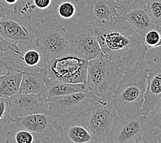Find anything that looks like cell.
<instances>
[{"mask_svg": "<svg viewBox=\"0 0 161 143\" xmlns=\"http://www.w3.org/2000/svg\"><path fill=\"white\" fill-rule=\"evenodd\" d=\"M3 1L5 2V3L7 5L13 7V8L14 9V13H15V8L18 3H19L20 0H3Z\"/></svg>", "mask_w": 161, "mask_h": 143, "instance_id": "29", "label": "cell"}, {"mask_svg": "<svg viewBox=\"0 0 161 143\" xmlns=\"http://www.w3.org/2000/svg\"><path fill=\"white\" fill-rule=\"evenodd\" d=\"M146 117L155 129H161V101L147 113Z\"/></svg>", "mask_w": 161, "mask_h": 143, "instance_id": "26", "label": "cell"}, {"mask_svg": "<svg viewBox=\"0 0 161 143\" xmlns=\"http://www.w3.org/2000/svg\"><path fill=\"white\" fill-rule=\"evenodd\" d=\"M14 14L13 7L7 5L3 0H0V18Z\"/></svg>", "mask_w": 161, "mask_h": 143, "instance_id": "27", "label": "cell"}, {"mask_svg": "<svg viewBox=\"0 0 161 143\" xmlns=\"http://www.w3.org/2000/svg\"><path fill=\"white\" fill-rule=\"evenodd\" d=\"M13 119L36 113L49 115L48 99L46 94H17L8 98Z\"/></svg>", "mask_w": 161, "mask_h": 143, "instance_id": "13", "label": "cell"}, {"mask_svg": "<svg viewBox=\"0 0 161 143\" xmlns=\"http://www.w3.org/2000/svg\"><path fill=\"white\" fill-rule=\"evenodd\" d=\"M23 72H11L0 76V98H8L19 92Z\"/></svg>", "mask_w": 161, "mask_h": 143, "instance_id": "19", "label": "cell"}, {"mask_svg": "<svg viewBox=\"0 0 161 143\" xmlns=\"http://www.w3.org/2000/svg\"><path fill=\"white\" fill-rule=\"evenodd\" d=\"M63 142L88 143L96 142L94 138L86 124L76 123L62 128Z\"/></svg>", "mask_w": 161, "mask_h": 143, "instance_id": "18", "label": "cell"}, {"mask_svg": "<svg viewBox=\"0 0 161 143\" xmlns=\"http://www.w3.org/2000/svg\"><path fill=\"white\" fill-rule=\"evenodd\" d=\"M64 1H72L75 2H77L79 0H52V6H56L59 3H61L62 2H64Z\"/></svg>", "mask_w": 161, "mask_h": 143, "instance_id": "31", "label": "cell"}, {"mask_svg": "<svg viewBox=\"0 0 161 143\" xmlns=\"http://www.w3.org/2000/svg\"><path fill=\"white\" fill-rule=\"evenodd\" d=\"M22 59L25 67H43L42 56L36 47L35 49L28 50L25 52L22 50Z\"/></svg>", "mask_w": 161, "mask_h": 143, "instance_id": "24", "label": "cell"}, {"mask_svg": "<svg viewBox=\"0 0 161 143\" xmlns=\"http://www.w3.org/2000/svg\"><path fill=\"white\" fill-rule=\"evenodd\" d=\"M35 46L42 56L43 65L51 58L69 54L68 31L53 17L36 23L33 26Z\"/></svg>", "mask_w": 161, "mask_h": 143, "instance_id": "5", "label": "cell"}, {"mask_svg": "<svg viewBox=\"0 0 161 143\" xmlns=\"http://www.w3.org/2000/svg\"><path fill=\"white\" fill-rule=\"evenodd\" d=\"M145 10L153 23L161 28V0H147Z\"/></svg>", "mask_w": 161, "mask_h": 143, "instance_id": "22", "label": "cell"}, {"mask_svg": "<svg viewBox=\"0 0 161 143\" xmlns=\"http://www.w3.org/2000/svg\"><path fill=\"white\" fill-rule=\"evenodd\" d=\"M2 98H0V101H1V100H2Z\"/></svg>", "mask_w": 161, "mask_h": 143, "instance_id": "34", "label": "cell"}, {"mask_svg": "<svg viewBox=\"0 0 161 143\" xmlns=\"http://www.w3.org/2000/svg\"><path fill=\"white\" fill-rule=\"evenodd\" d=\"M147 51L161 47V28L156 27L146 32L143 36Z\"/></svg>", "mask_w": 161, "mask_h": 143, "instance_id": "23", "label": "cell"}, {"mask_svg": "<svg viewBox=\"0 0 161 143\" xmlns=\"http://www.w3.org/2000/svg\"><path fill=\"white\" fill-rule=\"evenodd\" d=\"M47 99L49 116L61 128L76 123L87 126L92 109L101 101L90 91Z\"/></svg>", "mask_w": 161, "mask_h": 143, "instance_id": "3", "label": "cell"}, {"mask_svg": "<svg viewBox=\"0 0 161 143\" xmlns=\"http://www.w3.org/2000/svg\"><path fill=\"white\" fill-rule=\"evenodd\" d=\"M0 36L20 47L33 42L35 35L30 14L16 13L0 18Z\"/></svg>", "mask_w": 161, "mask_h": 143, "instance_id": "11", "label": "cell"}, {"mask_svg": "<svg viewBox=\"0 0 161 143\" xmlns=\"http://www.w3.org/2000/svg\"><path fill=\"white\" fill-rule=\"evenodd\" d=\"M36 9L46 10L52 6V0H32Z\"/></svg>", "mask_w": 161, "mask_h": 143, "instance_id": "28", "label": "cell"}, {"mask_svg": "<svg viewBox=\"0 0 161 143\" xmlns=\"http://www.w3.org/2000/svg\"><path fill=\"white\" fill-rule=\"evenodd\" d=\"M147 63V85L142 105V115L145 116L161 101V64L154 59L149 60Z\"/></svg>", "mask_w": 161, "mask_h": 143, "instance_id": "14", "label": "cell"}, {"mask_svg": "<svg viewBox=\"0 0 161 143\" xmlns=\"http://www.w3.org/2000/svg\"><path fill=\"white\" fill-rule=\"evenodd\" d=\"M112 142H157V133L145 116H123L120 117Z\"/></svg>", "mask_w": 161, "mask_h": 143, "instance_id": "7", "label": "cell"}, {"mask_svg": "<svg viewBox=\"0 0 161 143\" xmlns=\"http://www.w3.org/2000/svg\"><path fill=\"white\" fill-rule=\"evenodd\" d=\"M153 59H154L156 61H158L159 63L161 64V57H155L154 58H153Z\"/></svg>", "mask_w": 161, "mask_h": 143, "instance_id": "33", "label": "cell"}, {"mask_svg": "<svg viewBox=\"0 0 161 143\" xmlns=\"http://www.w3.org/2000/svg\"><path fill=\"white\" fill-rule=\"evenodd\" d=\"M134 30L142 36L151 29L158 27L153 23L145 9H134L122 16Z\"/></svg>", "mask_w": 161, "mask_h": 143, "instance_id": "17", "label": "cell"}, {"mask_svg": "<svg viewBox=\"0 0 161 143\" xmlns=\"http://www.w3.org/2000/svg\"><path fill=\"white\" fill-rule=\"evenodd\" d=\"M68 31L71 54L87 61L100 57L103 54L96 33L91 24L76 21Z\"/></svg>", "mask_w": 161, "mask_h": 143, "instance_id": "9", "label": "cell"}, {"mask_svg": "<svg viewBox=\"0 0 161 143\" xmlns=\"http://www.w3.org/2000/svg\"><path fill=\"white\" fill-rule=\"evenodd\" d=\"M116 11L120 16L134 9H145L147 0H114Z\"/></svg>", "mask_w": 161, "mask_h": 143, "instance_id": "20", "label": "cell"}, {"mask_svg": "<svg viewBox=\"0 0 161 143\" xmlns=\"http://www.w3.org/2000/svg\"><path fill=\"white\" fill-rule=\"evenodd\" d=\"M120 117L112 101H101L91 112L87 123L96 142H112Z\"/></svg>", "mask_w": 161, "mask_h": 143, "instance_id": "8", "label": "cell"}, {"mask_svg": "<svg viewBox=\"0 0 161 143\" xmlns=\"http://www.w3.org/2000/svg\"><path fill=\"white\" fill-rule=\"evenodd\" d=\"M46 94L47 98L65 96L76 92L89 91L86 83H69L52 80L46 77Z\"/></svg>", "mask_w": 161, "mask_h": 143, "instance_id": "16", "label": "cell"}, {"mask_svg": "<svg viewBox=\"0 0 161 143\" xmlns=\"http://www.w3.org/2000/svg\"><path fill=\"white\" fill-rule=\"evenodd\" d=\"M58 14L62 19L68 20L77 17L76 3L72 1H64L56 6Z\"/></svg>", "mask_w": 161, "mask_h": 143, "instance_id": "21", "label": "cell"}, {"mask_svg": "<svg viewBox=\"0 0 161 143\" xmlns=\"http://www.w3.org/2000/svg\"><path fill=\"white\" fill-rule=\"evenodd\" d=\"M46 70L43 67H25L23 69L19 94H46Z\"/></svg>", "mask_w": 161, "mask_h": 143, "instance_id": "15", "label": "cell"}, {"mask_svg": "<svg viewBox=\"0 0 161 143\" xmlns=\"http://www.w3.org/2000/svg\"><path fill=\"white\" fill-rule=\"evenodd\" d=\"M160 131L157 133V142H161V129Z\"/></svg>", "mask_w": 161, "mask_h": 143, "instance_id": "32", "label": "cell"}, {"mask_svg": "<svg viewBox=\"0 0 161 143\" xmlns=\"http://www.w3.org/2000/svg\"><path fill=\"white\" fill-rule=\"evenodd\" d=\"M148 69L147 61L144 60L124 73L111 100L120 117L142 115Z\"/></svg>", "mask_w": 161, "mask_h": 143, "instance_id": "2", "label": "cell"}, {"mask_svg": "<svg viewBox=\"0 0 161 143\" xmlns=\"http://www.w3.org/2000/svg\"><path fill=\"white\" fill-rule=\"evenodd\" d=\"M88 61L70 53L51 58L43 65L46 77L69 83H86Z\"/></svg>", "mask_w": 161, "mask_h": 143, "instance_id": "6", "label": "cell"}, {"mask_svg": "<svg viewBox=\"0 0 161 143\" xmlns=\"http://www.w3.org/2000/svg\"><path fill=\"white\" fill-rule=\"evenodd\" d=\"M13 120L17 126L31 132L36 143L63 142V129L48 114L36 113Z\"/></svg>", "mask_w": 161, "mask_h": 143, "instance_id": "10", "label": "cell"}, {"mask_svg": "<svg viewBox=\"0 0 161 143\" xmlns=\"http://www.w3.org/2000/svg\"><path fill=\"white\" fill-rule=\"evenodd\" d=\"M13 120L8 98H2L0 101V128L8 125Z\"/></svg>", "mask_w": 161, "mask_h": 143, "instance_id": "25", "label": "cell"}, {"mask_svg": "<svg viewBox=\"0 0 161 143\" xmlns=\"http://www.w3.org/2000/svg\"><path fill=\"white\" fill-rule=\"evenodd\" d=\"M124 73L125 72L102 54L100 57L88 61L86 85L90 92L101 101L109 102Z\"/></svg>", "mask_w": 161, "mask_h": 143, "instance_id": "4", "label": "cell"}, {"mask_svg": "<svg viewBox=\"0 0 161 143\" xmlns=\"http://www.w3.org/2000/svg\"><path fill=\"white\" fill-rule=\"evenodd\" d=\"M76 3V21L93 25L112 21L120 16L114 0H79Z\"/></svg>", "mask_w": 161, "mask_h": 143, "instance_id": "12", "label": "cell"}, {"mask_svg": "<svg viewBox=\"0 0 161 143\" xmlns=\"http://www.w3.org/2000/svg\"><path fill=\"white\" fill-rule=\"evenodd\" d=\"M92 25L102 53L124 72L145 60L147 49L143 36L122 17Z\"/></svg>", "mask_w": 161, "mask_h": 143, "instance_id": "1", "label": "cell"}, {"mask_svg": "<svg viewBox=\"0 0 161 143\" xmlns=\"http://www.w3.org/2000/svg\"><path fill=\"white\" fill-rule=\"evenodd\" d=\"M7 129L4 128H0V142H6V133Z\"/></svg>", "mask_w": 161, "mask_h": 143, "instance_id": "30", "label": "cell"}]
</instances>
